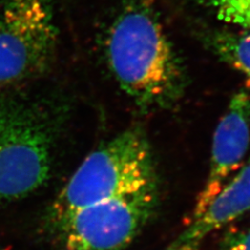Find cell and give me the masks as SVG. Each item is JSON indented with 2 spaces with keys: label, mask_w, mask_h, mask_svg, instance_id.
Masks as SVG:
<instances>
[{
  "label": "cell",
  "mask_w": 250,
  "mask_h": 250,
  "mask_svg": "<svg viewBox=\"0 0 250 250\" xmlns=\"http://www.w3.org/2000/svg\"><path fill=\"white\" fill-rule=\"evenodd\" d=\"M104 56L120 88L143 111L165 108L182 96L181 62L155 16L130 6L113 22Z\"/></svg>",
  "instance_id": "1"
},
{
  "label": "cell",
  "mask_w": 250,
  "mask_h": 250,
  "mask_svg": "<svg viewBox=\"0 0 250 250\" xmlns=\"http://www.w3.org/2000/svg\"><path fill=\"white\" fill-rule=\"evenodd\" d=\"M51 117L42 100L19 92L0 95V202L27 196L48 179Z\"/></svg>",
  "instance_id": "2"
},
{
  "label": "cell",
  "mask_w": 250,
  "mask_h": 250,
  "mask_svg": "<svg viewBox=\"0 0 250 250\" xmlns=\"http://www.w3.org/2000/svg\"><path fill=\"white\" fill-rule=\"evenodd\" d=\"M158 186L149 143L138 128L91 152L70 177L54 205L57 220L75 210Z\"/></svg>",
  "instance_id": "3"
},
{
  "label": "cell",
  "mask_w": 250,
  "mask_h": 250,
  "mask_svg": "<svg viewBox=\"0 0 250 250\" xmlns=\"http://www.w3.org/2000/svg\"><path fill=\"white\" fill-rule=\"evenodd\" d=\"M58 29L48 0H2L0 95L43 74L54 57Z\"/></svg>",
  "instance_id": "4"
},
{
  "label": "cell",
  "mask_w": 250,
  "mask_h": 250,
  "mask_svg": "<svg viewBox=\"0 0 250 250\" xmlns=\"http://www.w3.org/2000/svg\"><path fill=\"white\" fill-rule=\"evenodd\" d=\"M158 186L101 201L59 219L67 250H123L158 207Z\"/></svg>",
  "instance_id": "5"
},
{
  "label": "cell",
  "mask_w": 250,
  "mask_h": 250,
  "mask_svg": "<svg viewBox=\"0 0 250 250\" xmlns=\"http://www.w3.org/2000/svg\"><path fill=\"white\" fill-rule=\"evenodd\" d=\"M250 144V97L240 91L231 97L219 121L212 145L207 181L197 198L193 217L198 216L241 166Z\"/></svg>",
  "instance_id": "6"
},
{
  "label": "cell",
  "mask_w": 250,
  "mask_h": 250,
  "mask_svg": "<svg viewBox=\"0 0 250 250\" xmlns=\"http://www.w3.org/2000/svg\"><path fill=\"white\" fill-rule=\"evenodd\" d=\"M250 209V160L221 188L173 244L199 246L209 233L220 229Z\"/></svg>",
  "instance_id": "7"
},
{
  "label": "cell",
  "mask_w": 250,
  "mask_h": 250,
  "mask_svg": "<svg viewBox=\"0 0 250 250\" xmlns=\"http://www.w3.org/2000/svg\"><path fill=\"white\" fill-rule=\"evenodd\" d=\"M212 46L219 58L244 74L250 83V30L216 35Z\"/></svg>",
  "instance_id": "8"
},
{
  "label": "cell",
  "mask_w": 250,
  "mask_h": 250,
  "mask_svg": "<svg viewBox=\"0 0 250 250\" xmlns=\"http://www.w3.org/2000/svg\"><path fill=\"white\" fill-rule=\"evenodd\" d=\"M212 3L225 21L250 30V0H212Z\"/></svg>",
  "instance_id": "9"
},
{
  "label": "cell",
  "mask_w": 250,
  "mask_h": 250,
  "mask_svg": "<svg viewBox=\"0 0 250 250\" xmlns=\"http://www.w3.org/2000/svg\"><path fill=\"white\" fill-rule=\"evenodd\" d=\"M218 250H250V229L230 233Z\"/></svg>",
  "instance_id": "10"
},
{
  "label": "cell",
  "mask_w": 250,
  "mask_h": 250,
  "mask_svg": "<svg viewBox=\"0 0 250 250\" xmlns=\"http://www.w3.org/2000/svg\"><path fill=\"white\" fill-rule=\"evenodd\" d=\"M198 246L192 244H172L168 250H197Z\"/></svg>",
  "instance_id": "11"
}]
</instances>
